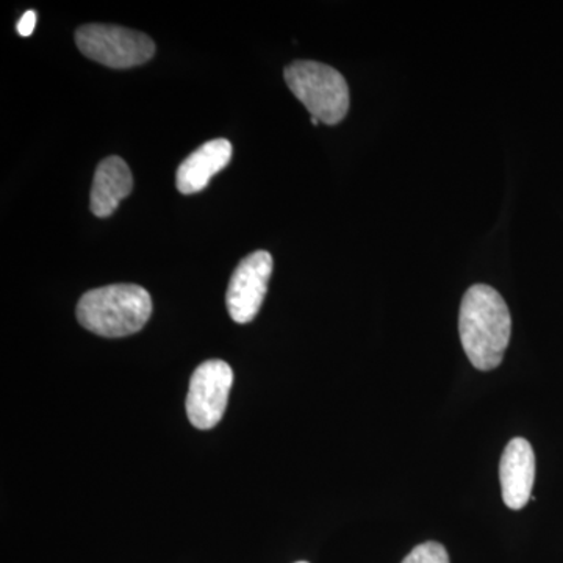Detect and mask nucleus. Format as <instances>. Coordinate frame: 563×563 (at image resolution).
<instances>
[{"label":"nucleus","mask_w":563,"mask_h":563,"mask_svg":"<svg viewBox=\"0 0 563 563\" xmlns=\"http://www.w3.org/2000/svg\"><path fill=\"white\" fill-rule=\"evenodd\" d=\"M463 351L479 372L501 365L512 333L509 307L490 285L477 284L466 290L459 313Z\"/></svg>","instance_id":"obj_1"},{"label":"nucleus","mask_w":563,"mask_h":563,"mask_svg":"<svg viewBox=\"0 0 563 563\" xmlns=\"http://www.w3.org/2000/svg\"><path fill=\"white\" fill-rule=\"evenodd\" d=\"M152 314L150 292L140 285L117 284L81 296L77 320L87 331L107 339L140 332Z\"/></svg>","instance_id":"obj_2"},{"label":"nucleus","mask_w":563,"mask_h":563,"mask_svg":"<svg viewBox=\"0 0 563 563\" xmlns=\"http://www.w3.org/2000/svg\"><path fill=\"white\" fill-rule=\"evenodd\" d=\"M292 95L322 124L335 125L350 111V88L339 70L318 62H295L285 69Z\"/></svg>","instance_id":"obj_3"},{"label":"nucleus","mask_w":563,"mask_h":563,"mask_svg":"<svg viewBox=\"0 0 563 563\" xmlns=\"http://www.w3.org/2000/svg\"><path fill=\"white\" fill-rule=\"evenodd\" d=\"M76 44L85 57L114 69L144 65L155 54L150 36L118 25H84L76 32Z\"/></svg>","instance_id":"obj_4"},{"label":"nucleus","mask_w":563,"mask_h":563,"mask_svg":"<svg viewBox=\"0 0 563 563\" xmlns=\"http://www.w3.org/2000/svg\"><path fill=\"white\" fill-rule=\"evenodd\" d=\"M232 384L233 372L229 363L207 361L195 369L187 396L188 420L195 428L207 431L221 421Z\"/></svg>","instance_id":"obj_5"},{"label":"nucleus","mask_w":563,"mask_h":563,"mask_svg":"<svg viewBox=\"0 0 563 563\" xmlns=\"http://www.w3.org/2000/svg\"><path fill=\"white\" fill-rule=\"evenodd\" d=\"M272 274L273 257L269 252H252L240 262L225 295V303L233 321L246 324L257 317L265 301Z\"/></svg>","instance_id":"obj_6"},{"label":"nucleus","mask_w":563,"mask_h":563,"mask_svg":"<svg viewBox=\"0 0 563 563\" xmlns=\"http://www.w3.org/2000/svg\"><path fill=\"white\" fill-rule=\"evenodd\" d=\"M499 481L504 504L512 510L523 509L532 498L536 481V454L528 440L517 437L507 443L499 463Z\"/></svg>","instance_id":"obj_7"},{"label":"nucleus","mask_w":563,"mask_h":563,"mask_svg":"<svg viewBox=\"0 0 563 563\" xmlns=\"http://www.w3.org/2000/svg\"><path fill=\"white\" fill-rule=\"evenodd\" d=\"M232 161V144L228 140H211L192 152L177 169V190L195 195L209 187L211 177L222 172Z\"/></svg>","instance_id":"obj_8"},{"label":"nucleus","mask_w":563,"mask_h":563,"mask_svg":"<svg viewBox=\"0 0 563 563\" xmlns=\"http://www.w3.org/2000/svg\"><path fill=\"white\" fill-rule=\"evenodd\" d=\"M133 190V177L128 163L117 155L103 158L92 180L90 209L98 218H109L122 199Z\"/></svg>","instance_id":"obj_9"},{"label":"nucleus","mask_w":563,"mask_h":563,"mask_svg":"<svg viewBox=\"0 0 563 563\" xmlns=\"http://www.w3.org/2000/svg\"><path fill=\"white\" fill-rule=\"evenodd\" d=\"M402 563H450V555L443 544L426 542L413 548Z\"/></svg>","instance_id":"obj_10"},{"label":"nucleus","mask_w":563,"mask_h":563,"mask_svg":"<svg viewBox=\"0 0 563 563\" xmlns=\"http://www.w3.org/2000/svg\"><path fill=\"white\" fill-rule=\"evenodd\" d=\"M35 11H25V13L22 14L20 22H18V33H20L21 36H31L33 31H35Z\"/></svg>","instance_id":"obj_11"},{"label":"nucleus","mask_w":563,"mask_h":563,"mask_svg":"<svg viewBox=\"0 0 563 563\" xmlns=\"http://www.w3.org/2000/svg\"><path fill=\"white\" fill-rule=\"evenodd\" d=\"M312 124L318 125V124H320V121H318L317 118L312 117Z\"/></svg>","instance_id":"obj_12"},{"label":"nucleus","mask_w":563,"mask_h":563,"mask_svg":"<svg viewBox=\"0 0 563 563\" xmlns=\"http://www.w3.org/2000/svg\"><path fill=\"white\" fill-rule=\"evenodd\" d=\"M296 563H309V562H296Z\"/></svg>","instance_id":"obj_13"}]
</instances>
